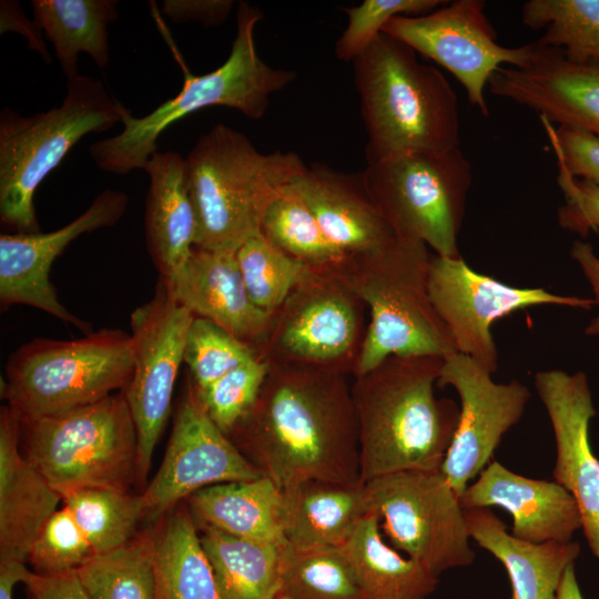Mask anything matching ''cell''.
Wrapping results in <instances>:
<instances>
[{"label": "cell", "mask_w": 599, "mask_h": 599, "mask_svg": "<svg viewBox=\"0 0 599 599\" xmlns=\"http://www.w3.org/2000/svg\"><path fill=\"white\" fill-rule=\"evenodd\" d=\"M597 233L599 235V231ZM570 256L589 282L595 305L598 306V314L588 323L585 334L587 336H599V256L595 253L590 243L581 240H576L572 243Z\"/></svg>", "instance_id": "obj_48"}, {"label": "cell", "mask_w": 599, "mask_h": 599, "mask_svg": "<svg viewBox=\"0 0 599 599\" xmlns=\"http://www.w3.org/2000/svg\"><path fill=\"white\" fill-rule=\"evenodd\" d=\"M554 148L557 165L573 177L599 185V139L568 126L554 128L541 120Z\"/></svg>", "instance_id": "obj_43"}, {"label": "cell", "mask_w": 599, "mask_h": 599, "mask_svg": "<svg viewBox=\"0 0 599 599\" xmlns=\"http://www.w3.org/2000/svg\"><path fill=\"white\" fill-rule=\"evenodd\" d=\"M150 185L145 197L146 247L159 278L170 281L195 247L196 217L177 152H155L143 169Z\"/></svg>", "instance_id": "obj_25"}, {"label": "cell", "mask_w": 599, "mask_h": 599, "mask_svg": "<svg viewBox=\"0 0 599 599\" xmlns=\"http://www.w3.org/2000/svg\"><path fill=\"white\" fill-rule=\"evenodd\" d=\"M291 186L344 256L376 251L395 238L372 201L362 172L346 173L314 163Z\"/></svg>", "instance_id": "obj_23"}, {"label": "cell", "mask_w": 599, "mask_h": 599, "mask_svg": "<svg viewBox=\"0 0 599 599\" xmlns=\"http://www.w3.org/2000/svg\"><path fill=\"white\" fill-rule=\"evenodd\" d=\"M16 31L23 35L31 50L37 51L45 63H51L49 53L42 37V30L33 20L31 21L21 10L18 1L2 0L0 2V33Z\"/></svg>", "instance_id": "obj_47"}, {"label": "cell", "mask_w": 599, "mask_h": 599, "mask_svg": "<svg viewBox=\"0 0 599 599\" xmlns=\"http://www.w3.org/2000/svg\"><path fill=\"white\" fill-rule=\"evenodd\" d=\"M185 501L197 528L287 547L282 529V489L265 476L207 486Z\"/></svg>", "instance_id": "obj_28"}, {"label": "cell", "mask_w": 599, "mask_h": 599, "mask_svg": "<svg viewBox=\"0 0 599 599\" xmlns=\"http://www.w3.org/2000/svg\"><path fill=\"white\" fill-rule=\"evenodd\" d=\"M33 20L53 44L67 78L78 73V59L87 53L103 69L109 64L108 27L119 17L116 0H32Z\"/></svg>", "instance_id": "obj_31"}, {"label": "cell", "mask_w": 599, "mask_h": 599, "mask_svg": "<svg viewBox=\"0 0 599 599\" xmlns=\"http://www.w3.org/2000/svg\"><path fill=\"white\" fill-rule=\"evenodd\" d=\"M262 18L257 7L240 1L236 34L224 63L205 74H186L180 92L144 116H133L123 105L122 131L90 145L95 165L112 174L142 170L170 125L209 106L231 108L252 120L263 118L271 95L287 87L296 73L272 68L258 55L254 34Z\"/></svg>", "instance_id": "obj_5"}, {"label": "cell", "mask_w": 599, "mask_h": 599, "mask_svg": "<svg viewBox=\"0 0 599 599\" xmlns=\"http://www.w3.org/2000/svg\"><path fill=\"white\" fill-rule=\"evenodd\" d=\"M194 315L159 280L155 294L130 317L134 370L123 390L138 436L140 493L148 485L154 449L166 426L174 385Z\"/></svg>", "instance_id": "obj_13"}, {"label": "cell", "mask_w": 599, "mask_h": 599, "mask_svg": "<svg viewBox=\"0 0 599 599\" xmlns=\"http://www.w3.org/2000/svg\"><path fill=\"white\" fill-rule=\"evenodd\" d=\"M444 0H364L358 6L344 8L347 26L335 43V55L353 62L397 16H422L445 4Z\"/></svg>", "instance_id": "obj_42"}, {"label": "cell", "mask_w": 599, "mask_h": 599, "mask_svg": "<svg viewBox=\"0 0 599 599\" xmlns=\"http://www.w3.org/2000/svg\"><path fill=\"white\" fill-rule=\"evenodd\" d=\"M26 562L10 560L0 562V599H13L17 582H26L31 571Z\"/></svg>", "instance_id": "obj_49"}, {"label": "cell", "mask_w": 599, "mask_h": 599, "mask_svg": "<svg viewBox=\"0 0 599 599\" xmlns=\"http://www.w3.org/2000/svg\"><path fill=\"white\" fill-rule=\"evenodd\" d=\"M558 185L565 203L558 209L559 225L586 237L590 231H599V185L573 177L558 166Z\"/></svg>", "instance_id": "obj_44"}, {"label": "cell", "mask_w": 599, "mask_h": 599, "mask_svg": "<svg viewBox=\"0 0 599 599\" xmlns=\"http://www.w3.org/2000/svg\"><path fill=\"white\" fill-rule=\"evenodd\" d=\"M444 358H385L355 377L362 481L405 470H439L454 438L459 407L437 398Z\"/></svg>", "instance_id": "obj_2"}, {"label": "cell", "mask_w": 599, "mask_h": 599, "mask_svg": "<svg viewBox=\"0 0 599 599\" xmlns=\"http://www.w3.org/2000/svg\"><path fill=\"white\" fill-rule=\"evenodd\" d=\"M160 281L194 316L212 321L254 351L263 341L272 314L252 302L236 252L194 247L170 281Z\"/></svg>", "instance_id": "obj_22"}, {"label": "cell", "mask_w": 599, "mask_h": 599, "mask_svg": "<svg viewBox=\"0 0 599 599\" xmlns=\"http://www.w3.org/2000/svg\"><path fill=\"white\" fill-rule=\"evenodd\" d=\"M555 599H585L576 577L575 564L564 572Z\"/></svg>", "instance_id": "obj_50"}, {"label": "cell", "mask_w": 599, "mask_h": 599, "mask_svg": "<svg viewBox=\"0 0 599 599\" xmlns=\"http://www.w3.org/2000/svg\"><path fill=\"white\" fill-rule=\"evenodd\" d=\"M367 164L403 153L459 148L457 95L441 72L380 32L354 61Z\"/></svg>", "instance_id": "obj_3"}, {"label": "cell", "mask_w": 599, "mask_h": 599, "mask_svg": "<svg viewBox=\"0 0 599 599\" xmlns=\"http://www.w3.org/2000/svg\"><path fill=\"white\" fill-rule=\"evenodd\" d=\"M368 514L388 544L430 573L473 564L465 509L441 470H405L364 483Z\"/></svg>", "instance_id": "obj_12"}, {"label": "cell", "mask_w": 599, "mask_h": 599, "mask_svg": "<svg viewBox=\"0 0 599 599\" xmlns=\"http://www.w3.org/2000/svg\"><path fill=\"white\" fill-rule=\"evenodd\" d=\"M268 369L270 363L256 356L205 388L195 387L207 416L227 437L252 409Z\"/></svg>", "instance_id": "obj_40"}, {"label": "cell", "mask_w": 599, "mask_h": 599, "mask_svg": "<svg viewBox=\"0 0 599 599\" xmlns=\"http://www.w3.org/2000/svg\"><path fill=\"white\" fill-rule=\"evenodd\" d=\"M522 23L544 29L536 41L560 49L575 63L599 62V0H529L521 8Z\"/></svg>", "instance_id": "obj_34"}, {"label": "cell", "mask_w": 599, "mask_h": 599, "mask_svg": "<svg viewBox=\"0 0 599 599\" xmlns=\"http://www.w3.org/2000/svg\"><path fill=\"white\" fill-rule=\"evenodd\" d=\"M488 88L493 95L532 109L541 120L599 139V62L575 63L560 49L538 43L527 65L499 68Z\"/></svg>", "instance_id": "obj_20"}, {"label": "cell", "mask_w": 599, "mask_h": 599, "mask_svg": "<svg viewBox=\"0 0 599 599\" xmlns=\"http://www.w3.org/2000/svg\"><path fill=\"white\" fill-rule=\"evenodd\" d=\"M233 6V0H164L162 11L174 23L195 21L216 27L229 18Z\"/></svg>", "instance_id": "obj_45"}, {"label": "cell", "mask_w": 599, "mask_h": 599, "mask_svg": "<svg viewBox=\"0 0 599 599\" xmlns=\"http://www.w3.org/2000/svg\"><path fill=\"white\" fill-rule=\"evenodd\" d=\"M464 509L499 507L512 517L511 535L529 542L571 541L582 528L572 495L556 481L534 479L490 461L459 496Z\"/></svg>", "instance_id": "obj_21"}, {"label": "cell", "mask_w": 599, "mask_h": 599, "mask_svg": "<svg viewBox=\"0 0 599 599\" xmlns=\"http://www.w3.org/2000/svg\"><path fill=\"white\" fill-rule=\"evenodd\" d=\"M535 387L542 402L555 436V481L577 501L582 530L591 552L599 561V459L589 439L596 408L582 372L540 370Z\"/></svg>", "instance_id": "obj_19"}, {"label": "cell", "mask_w": 599, "mask_h": 599, "mask_svg": "<svg viewBox=\"0 0 599 599\" xmlns=\"http://www.w3.org/2000/svg\"><path fill=\"white\" fill-rule=\"evenodd\" d=\"M93 555L85 535L63 505L39 531L30 548L28 561L34 572L52 576L77 570Z\"/></svg>", "instance_id": "obj_41"}, {"label": "cell", "mask_w": 599, "mask_h": 599, "mask_svg": "<svg viewBox=\"0 0 599 599\" xmlns=\"http://www.w3.org/2000/svg\"><path fill=\"white\" fill-rule=\"evenodd\" d=\"M335 265L307 270L271 315L257 356L345 376L354 373L367 328L366 305Z\"/></svg>", "instance_id": "obj_11"}, {"label": "cell", "mask_w": 599, "mask_h": 599, "mask_svg": "<svg viewBox=\"0 0 599 599\" xmlns=\"http://www.w3.org/2000/svg\"><path fill=\"white\" fill-rule=\"evenodd\" d=\"M152 525L154 599H223L186 501Z\"/></svg>", "instance_id": "obj_30"}, {"label": "cell", "mask_w": 599, "mask_h": 599, "mask_svg": "<svg viewBox=\"0 0 599 599\" xmlns=\"http://www.w3.org/2000/svg\"><path fill=\"white\" fill-rule=\"evenodd\" d=\"M362 173L395 237L423 242L438 256H460L457 237L473 179L460 148L393 155Z\"/></svg>", "instance_id": "obj_10"}, {"label": "cell", "mask_w": 599, "mask_h": 599, "mask_svg": "<svg viewBox=\"0 0 599 599\" xmlns=\"http://www.w3.org/2000/svg\"><path fill=\"white\" fill-rule=\"evenodd\" d=\"M229 438L280 489L306 480L364 484L345 375L270 363L255 404Z\"/></svg>", "instance_id": "obj_1"}, {"label": "cell", "mask_w": 599, "mask_h": 599, "mask_svg": "<svg viewBox=\"0 0 599 599\" xmlns=\"http://www.w3.org/2000/svg\"><path fill=\"white\" fill-rule=\"evenodd\" d=\"M282 595L290 599H364L339 547L284 548Z\"/></svg>", "instance_id": "obj_37"}, {"label": "cell", "mask_w": 599, "mask_h": 599, "mask_svg": "<svg viewBox=\"0 0 599 599\" xmlns=\"http://www.w3.org/2000/svg\"><path fill=\"white\" fill-rule=\"evenodd\" d=\"M197 529L223 599H277L282 595L284 548L210 527Z\"/></svg>", "instance_id": "obj_32"}, {"label": "cell", "mask_w": 599, "mask_h": 599, "mask_svg": "<svg viewBox=\"0 0 599 599\" xmlns=\"http://www.w3.org/2000/svg\"><path fill=\"white\" fill-rule=\"evenodd\" d=\"M430 260L425 243L395 237L335 265L369 309L354 377L393 355L445 358L457 353L430 301Z\"/></svg>", "instance_id": "obj_6"}, {"label": "cell", "mask_w": 599, "mask_h": 599, "mask_svg": "<svg viewBox=\"0 0 599 599\" xmlns=\"http://www.w3.org/2000/svg\"><path fill=\"white\" fill-rule=\"evenodd\" d=\"M184 160L195 247L232 252L261 234L270 204L307 166L294 152L261 153L245 134L222 123L201 135Z\"/></svg>", "instance_id": "obj_4"}, {"label": "cell", "mask_w": 599, "mask_h": 599, "mask_svg": "<svg viewBox=\"0 0 599 599\" xmlns=\"http://www.w3.org/2000/svg\"><path fill=\"white\" fill-rule=\"evenodd\" d=\"M481 364L454 353L444 358L437 386H451L460 399L459 420L441 465L458 496L490 463L504 435L524 415L530 392L511 379L496 383Z\"/></svg>", "instance_id": "obj_17"}, {"label": "cell", "mask_w": 599, "mask_h": 599, "mask_svg": "<svg viewBox=\"0 0 599 599\" xmlns=\"http://www.w3.org/2000/svg\"><path fill=\"white\" fill-rule=\"evenodd\" d=\"M367 514L364 484L306 480L282 489V529L293 549L341 547Z\"/></svg>", "instance_id": "obj_27"}, {"label": "cell", "mask_w": 599, "mask_h": 599, "mask_svg": "<svg viewBox=\"0 0 599 599\" xmlns=\"http://www.w3.org/2000/svg\"><path fill=\"white\" fill-rule=\"evenodd\" d=\"M339 549L364 599H427L437 588L438 577L383 538L374 514L359 520Z\"/></svg>", "instance_id": "obj_29"}, {"label": "cell", "mask_w": 599, "mask_h": 599, "mask_svg": "<svg viewBox=\"0 0 599 599\" xmlns=\"http://www.w3.org/2000/svg\"><path fill=\"white\" fill-rule=\"evenodd\" d=\"M154 529L151 524L126 544L94 554L77 569L91 599H154Z\"/></svg>", "instance_id": "obj_33"}, {"label": "cell", "mask_w": 599, "mask_h": 599, "mask_svg": "<svg viewBox=\"0 0 599 599\" xmlns=\"http://www.w3.org/2000/svg\"><path fill=\"white\" fill-rule=\"evenodd\" d=\"M123 104L89 75L67 80L60 106L29 116L0 112V221L16 233L40 232L34 193L87 134L121 122Z\"/></svg>", "instance_id": "obj_7"}, {"label": "cell", "mask_w": 599, "mask_h": 599, "mask_svg": "<svg viewBox=\"0 0 599 599\" xmlns=\"http://www.w3.org/2000/svg\"><path fill=\"white\" fill-rule=\"evenodd\" d=\"M62 502L74 517L94 554L126 544L143 520L140 494L87 488L62 495Z\"/></svg>", "instance_id": "obj_36"}, {"label": "cell", "mask_w": 599, "mask_h": 599, "mask_svg": "<svg viewBox=\"0 0 599 599\" xmlns=\"http://www.w3.org/2000/svg\"><path fill=\"white\" fill-rule=\"evenodd\" d=\"M24 585L28 599H91L77 570L52 576L31 571Z\"/></svg>", "instance_id": "obj_46"}, {"label": "cell", "mask_w": 599, "mask_h": 599, "mask_svg": "<svg viewBox=\"0 0 599 599\" xmlns=\"http://www.w3.org/2000/svg\"><path fill=\"white\" fill-rule=\"evenodd\" d=\"M470 539L499 560L509 577L511 599H555L580 545L575 541L529 542L516 538L489 508L465 509Z\"/></svg>", "instance_id": "obj_26"}, {"label": "cell", "mask_w": 599, "mask_h": 599, "mask_svg": "<svg viewBox=\"0 0 599 599\" xmlns=\"http://www.w3.org/2000/svg\"><path fill=\"white\" fill-rule=\"evenodd\" d=\"M62 496L23 456L20 417L0 410V562L28 561L30 548Z\"/></svg>", "instance_id": "obj_24"}, {"label": "cell", "mask_w": 599, "mask_h": 599, "mask_svg": "<svg viewBox=\"0 0 599 599\" xmlns=\"http://www.w3.org/2000/svg\"><path fill=\"white\" fill-rule=\"evenodd\" d=\"M236 260L252 302L268 314L281 307L309 268L262 234L242 244Z\"/></svg>", "instance_id": "obj_38"}, {"label": "cell", "mask_w": 599, "mask_h": 599, "mask_svg": "<svg viewBox=\"0 0 599 599\" xmlns=\"http://www.w3.org/2000/svg\"><path fill=\"white\" fill-rule=\"evenodd\" d=\"M133 370L132 337L121 329L72 341L35 338L10 355L1 397L20 417L57 416L123 392Z\"/></svg>", "instance_id": "obj_8"}, {"label": "cell", "mask_w": 599, "mask_h": 599, "mask_svg": "<svg viewBox=\"0 0 599 599\" xmlns=\"http://www.w3.org/2000/svg\"><path fill=\"white\" fill-rule=\"evenodd\" d=\"M277 599H290V598L285 597L284 595H281Z\"/></svg>", "instance_id": "obj_51"}, {"label": "cell", "mask_w": 599, "mask_h": 599, "mask_svg": "<svg viewBox=\"0 0 599 599\" xmlns=\"http://www.w3.org/2000/svg\"><path fill=\"white\" fill-rule=\"evenodd\" d=\"M256 356L250 345L217 324L194 316L186 335L183 362L197 389Z\"/></svg>", "instance_id": "obj_39"}, {"label": "cell", "mask_w": 599, "mask_h": 599, "mask_svg": "<svg viewBox=\"0 0 599 599\" xmlns=\"http://www.w3.org/2000/svg\"><path fill=\"white\" fill-rule=\"evenodd\" d=\"M428 291L457 353L469 356L490 373L498 368L491 325L519 309L559 305L591 309L592 298L566 296L542 287H516L473 270L461 256L430 260Z\"/></svg>", "instance_id": "obj_15"}, {"label": "cell", "mask_w": 599, "mask_h": 599, "mask_svg": "<svg viewBox=\"0 0 599 599\" xmlns=\"http://www.w3.org/2000/svg\"><path fill=\"white\" fill-rule=\"evenodd\" d=\"M20 448L61 496L130 493L136 484L138 436L123 392L57 416L20 417Z\"/></svg>", "instance_id": "obj_9"}, {"label": "cell", "mask_w": 599, "mask_h": 599, "mask_svg": "<svg viewBox=\"0 0 599 599\" xmlns=\"http://www.w3.org/2000/svg\"><path fill=\"white\" fill-rule=\"evenodd\" d=\"M262 476L207 416L187 374L162 463L140 493L143 520L154 524L204 487Z\"/></svg>", "instance_id": "obj_16"}, {"label": "cell", "mask_w": 599, "mask_h": 599, "mask_svg": "<svg viewBox=\"0 0 599 599\" xmlns=\"http://www.w3.org/2000/svg\"><path fill=\"white\" fill-rule=\"evenodd\" d=\"M129 204L119 190L101 192L77 219L49 233L1 234L0 236V303L2 308L24 304L71 324L84 333L91 326L59 301L50 282L55 258L84 233L116 224Z\"/></svg>", "instance_id": "obj_18"}, {"label": "cell", "mask_w": 599, "mask_h": 599, "mask_svg": "<svg viewBox=\"0 0 599 599\" xmlns=\"http://www.w3.org/2000/svg\"><path fill=\"white\" fill-rule=\"evenodd\" d=\"M485 7L483 0L447 1L426 14L394 17L383 32L448 70L465 88L469 103L488 116L485 88L490 77L505 65H527L537 54L538 43L499 44Z\"/></svg>", "instance_id": "obj_14"}, {"label": "cell", "mask_w": 599, "mask_h": 599, "mask_svg": "<svg viewBox=\"0 0 599 599\" xmlns=\"http://www.w3.org/2000/svg\"><path fill=\"white\" fill-rule=\"evenodd\" d=\"M261 234L309 267L334 266L345 257L327 238L311 210L291 185L265 211Z\"/></svg>", "instance_id": "obj_35"}]
</instances>
